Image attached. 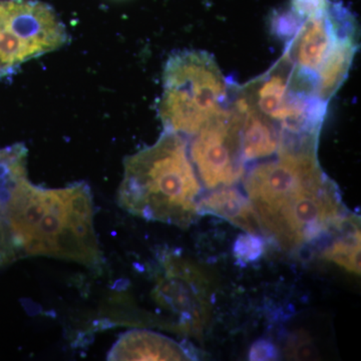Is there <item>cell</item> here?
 Segmentation results:
<instances>
[{
	"label": "cell",
	"mask_w": 361,
	"mask_h": 361,
	"mask_svg": "<svg viewBox=\"0 0 361 361\" xmlns=\"http://www.w3.org/2000/svg\"><path fill=\"white\" fill-rule=\"evenodd\" d=\"M109 360H188V349L161 334L132 330L121 336L108 355Z\"/></svg>",
	"instance_id": "obj_10"
},
{
	"label": "cell",
	"mask_w": 361,
	"mask_h": 361,
	"mask_svg": "<svg viewBox=\"0 0 361 361\" xmlns=\"http://www.w3.org/2000/svg\"><path fill=\"white\" fill-rule=\"evenodd\" d=\"M199 214H212L229 221L250 234L260 231V223L251 202L231 187L214 189L198 203Z\"/></svg>",
	"instance_id": "obj_11"
},
{
	"label": "cell",
	"mask_w": 361,
	"mask_h": 361,
	"mask_svg": "<svg viewBox=\"0 0 361 361\" xmlns=\"http://www.w3.org/2000/svg\"><path fill=\"white\" fill-rule=\"evenodd\" d=\"M27 177V149L23 144L0 148V267L18 261L9 225V206L16 187Z\"/></svg>",
	"instance_id": "obj_8"
},
{
	"label": "cell",
	"mask_w": 361,
	"mask_h": 361,
	"mask_svg": "<svg viewBox=\"0 0 361 361\" xmlns=\"http://www.w3.org/2000/svg\"><path fill=\"white\" fill-rule=\"evenodd\" d=\"M238 125L240 148L244 163L261 160L277 153L280 135L274 125L252 110L237 94L230 104Z\"/></svg>",
	"instance_id": "obj_9"
},
{
	"label": "cell",
	"mask_w": 361,
	"mask_h": 361,
	"mask_svg": "<svg viewBox=\"0 0 361 361\" xmlns=\"http://www.w3.org/2000/svg\"><path fill=\"white\" fill-rule=\"evenodd\" d=\"M360 230L336 239L323 252V257L349 272L360 275Z\"/></svg>",
	"instance_id": "obj_12"
},
{
	"label": "cell",
	"mask_w": 361,
	"mask_h": 361,
	"mask_svg": "<svg viewBox=\"0 0 361 361\" xmlns=\"http://www.w3.org/2000/svg\"><path fill=\"white\" fill-rule=\"evenodd\" d=\"M193 137L190 156L208 189L231 187L243 177L245 163L240 148L238 125L230 104Z\"/></svg>",
	"instance_id": "obj_6"
},
{
	"label": "cell",
	"mask_w": 361,
	"mask_h": 361,
	"mask_svg": "<svg viewBox=\"0 0 361 361\" xmlns=\"http://www.w3.org/2000/svg\"><path fill=\"white\" fill-rule=\"evenodd\" d=\"M94 216L87 183L47 189L26 178L16 187L9 206V225L18 260L47 256L101 273L104 257Z\"/></svg>",
	"instance_id": "obj_1"
},
{
	"label": "cell",
	"mask_w": 361,
	"mask_h": 361,
	"mask_svg": "<svg viewBox=\"0 0 361 361\" xmlns=\"http://www.w3.org/2000/svg\"><path fill=\"white\" fill-rule=\"evenodd\" d=\"M234 253L239 260L243 262H253L258 260L263 253V242L256 234L241 235L236 240L234 246Z\"/></svg>",
	"instance_id": "obj_13"
},
{
	"label": "cell",
	"mask_w": 361,
	"mask_h": 361,
	"mask_svg": "<svg viewBox=\"0 0 361 361\" xmlns=\"http://www.w3.org/2000/svg\"><path fill=\"white\" fill-rule=\"evenodd\" d=\"M65 25L39 0H0V78L68 44Z\"/></svg>",
	"instance_id": "obj_5"
},
{
	"label": "cell",
	"mask_w": 361,
	"mask_h": 361,
	"mask_svg": "<svg viewBox=\"0 0 361 361\" xmlns=\"http://www.w3.org/2000/svg\"><path fill=\"white\" fill-rule=\"evenodd\" d=\"M277 349L269 341H260L252 346L250 360H274L277 358Z\"/></svg>",
	"instance_id": "obj_14"
},
{
	"label": "cell",
	"mask_w": 361,
	"mask_h": 361,
	"mask_svg": "<svg viewBox=\"0 0 361 361\" xmlns=\"http://www.w3.org/2000/svg\"><path fill=\"white\" fill-rule=\"evenodd\" d=\"M163 82L159 115L168 132L194 135L229 106V85L207 52L173 54L164 68Z\"/></svg>",
	"instance_id": "obj_4"
},
{
	"label": "cell",
	"mask_w": 361,
	"mask_h": 361,
	"mask_svg": "<svg viewBox=\"0 0 361 361\" xmlns=\"http://www.w3.org/2000/svg\"><path fill=\"white\" fill-rule=\"evenodd\" d=\"M278 35L294 77L329 102L348 77L357 51V23L341 0H289Z\"/></svg>",
	"instance_id": "obj_2"
},
{
	"label": "cell",
	"mask_w": 361,
	"mask_h": 361,
	"mask_svg": "<svg viewBox=\"0 0 361 361\" xmlns=\"http://www.w3.org/2000/svg\"><path fill=\"white\" fill-rule=\"evenodd\" d=\"M209 284L205 275L182 259L169 257L155 291L157 302L179 316L186 329H201L208 313Z\"/></svg>",
	"instance_id": "obj_7"
},
{
	"label": "cell",
	"mask_w": 361,
	"mask_h": 361,
	"mask_svg": "<svg viewBox=\"0 0 361 361\" xmlns=\"http://www.w3.org/2000/svg\"><path fill=\"white\" fill-rule=\"evenodd\" d=\"M201 184L184 137L165 132L123 161L118 203L142 219L187 228L197 219Z\"/></svg>",
	"instance_id": "obj_3"
}]
</instances>
